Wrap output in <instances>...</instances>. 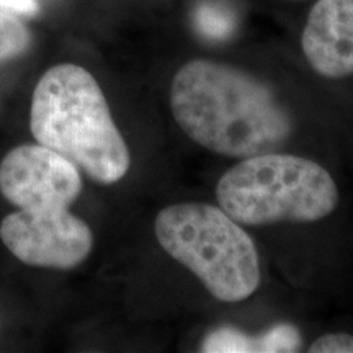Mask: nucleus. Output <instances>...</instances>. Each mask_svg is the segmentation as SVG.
Listing matches in <instances>:
<instances>
[{
    "instance_id": "6e6552de",
    "label": "nucleus",
    "mask_w": 353,
    "mask_h": 353,
    "mask_svg": "<svg viewBox=\"0 0 353 353\" xmlns=\"http://www.w3.org/2000/svg\"><path fill=\"white\" fill-rule=\"evenodd\" d=\"M301 345V335L293 325L280 324L259 337H250L236 329L214 330L203 342V352H296Z\"/></svg>"
},
{
    "instance_id": "9d476101",
    "label": "nucleus",
    "mask_w": 353,
    "mask_h": 353,
    "mask_svg": "<svg viewBox=\"0 0 353 353\" xmlns=\"http://www.w3.org/2000/svg\"><path fill=\"white\" fill-rule=\"evenodd\" d=\"M309 353H353V335L327 334L322 335L307 348Z\"/></svg>"
},
{
    "instance_id": "9b49d317",
    "label": "nucleus",
    "mask_w": 353,
    "mask_h": 353,
    "mask_svg": "<svg viewBox=\"0 0 353 353\" xmlns=\"http://www.w3.org/2000/svg\"><path fill=\"white\" fill-rule=\"evenodd\" d=\"M0 7L17 13H32L37 10L34 0H0Z\"/></svg>"
},
{
    "instance_id": "f257e3e1",
    "label": "nucleus",
    "mask_w": 353,
    "mask_h": 353,
    "mask_svg": "<svg viewBox=\"0 0 353 353\" xmlns=\"http://www.w3.org/2000/svg\"><path fill=\"white\" fill-rule=\"evenodd\" d=\"M170 108L190 139L226 157L275 152L293 132L291 117L267 83L218 61L193 59L180 68Z\"/></svg>"
},
{
    "instance_id": "39448f33",
    "label": "nucleus",
    "mask_w": 353,
    "mask_h": 353,
    "mask_svg": "<svg viewBox=\"0 0 353 353\" xmlns=\"http://www.w3.org/2000/svg\"><path fill=\"white\" fill-rule=\"evenodd\" d=\"M0 237L17 259L34 267H77L94 247L90 228L69 208L19 210L0 224Z\"/></svg>"
},
{
    "instance_id": "423d86ee",
    "label": "nucleus",
    "mask_w": 353,
    "mask_h": 353,
    "mask_svg": "<svg viewBox=\"0 0 353 353\" xmlns=\"http://www.w3.org/2000/svg\"><path fill=\"white\" fill-rule=\"evenodd\" d=\"M81 190L77 167L46 145H20L0 164V192L19 210L69 208Z\"/></svg>"
},
{
    "instance_id": "20e7f679",
    "label": "nucleus",
    "mask_w": 353,
    "mask_h": 353,
    "mask_svg": "<svg viewBox=\"0 0 353 353\" xmlns=\"http://www.w3.org/2000/svg\"><path fill=\"white\" fill-rule=\"evenodd\" d=\"M162 249L196 275L216 299L244 301L260 285L252 237L231 216L208 203H179L156 218Z\"/></svg>"
},
{
    "instance_id": "7ed1b4c3",
    "label": "nucleus",
    "mask_w": 353,
    "mask_h": 353,
    "mask_svg": "<svg viewBox=\"0 0 353 353\" xmlns=\"http://www.w3.org/2000/svg\"><path fill=\"white\" fill-rule=\"evenodd\" d=\"M216 200L241 226L314 223L337 208L339 188L314 161L265 152L242 159L221 176Z\"/></svg>"
},
{
    "instance_id": "1a4fd4ad",
    "label": "nucleus",
    "mask_w": 353,
    "mask_h": 353,
    "mask_svg": "<svg viewBox=\"0 0 353 353\" xmlns=\"http://www.w3.org/2000/svg\"><path fill=\"white\" fill-rule=\"evenodd\" d=\"M28 44V33L13 12L0 7V61L19 54Z\"/></svg>"
},
{
    "instance_id": "f03ea898",
    "label": "nucleus",
    "mask_w": 353,
    "mask_h": 353,
    "mask_svg": "<svg viewBox=\"0 0 353 353\" xmlns=\"http://www.w3.org/2000/svg\"><path fill=\"white\" fill-rule=\"evenodd\" d=\"M30 126L38 144L72 162L95 182L117 183L130 170V149L103 92L88 70L57 64L39 79Z\"/></svg>"
},
{
    "instance_id": "f8f14e48",
    "label": "nucleus",
    "mask_w": 353,
    "mask_h": 353,
    "mask_svg": "<svg viewBox=\"0 0 353 353\" xmlns=\"http://www.w3.org/2000/svg\"><path fill=\"white\" fill-rule=\"evenodd\" d=\"M291 2H299V0H291Z\"/></svg>"
},
{
    "instance_id": "0eeeda50",
    "label": "nucleus",
    "mask_w": 353,
    "mask_h": 353,
    "mask_svg": "<svg viewBox=\"0 0 353 353\" xmlns=\"http://www.w3.org/2000/svg\"><path fill=\"white\" fill-rule=\"evenodd\" d=\"M301 48L309 65L319 76H352L353 0H317L304 25Z\"/></svg>"
}]
</instances>
